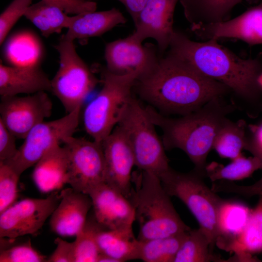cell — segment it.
Masks as SVG:
<instances>
[{
	"label": "cell",
	"mask_w": 262,
	"mask_h": 262,
	"mask_svg": "<svg viewBox=\"0 0 262 262\" xmlns=\"http://www.w3.org/2000/svg\"><path fill=\"white\" fill-rule=\"evenodd\" d=\"M141 98L164 115H185L231 90L204 75L189 62L168 51L136 80Z\"/></svg>",
	"instance_id": "cell-1"
},
{
	"label": "cell",
	"mask_w": 262,
	"mask_h": 262,
	"mask_svg": "<svg viewBox=\"0 0 262 262\" xmlns=\"http://www.w3.org/2000/svg\"><path fill=\"white\" fill-rule=\"evenodd\" d=\"M168 48L204 75L227 85L244 101L260 104L262 91L257 78L262 71V52L254 58L243 59L216 39L196 42L175 30Z\"/></svg>",
	"instance_id": "cell-2"
},
{
	"label": "cell",
	"mask_w": 262,
	"mask_h": 262,
	"mask_svg": "<svg viewBox=\"0 0 262 262\" xmlns=\"http://www.w3.org/2000/svg\"><path fill=\"white\" fill-rule=\"evenodd\" d=\"M223 97L214 98L178 117L164 115L149 105L146 107L151 121L162 131L165 149L182 150L195 165L194 169L205 176L207 157L215 135L227 115L235 108Z\"/></svg>",
	"instance_id": "cell-3"
},
{
	"label": "cell",
	"mask_w": 262,
	"mask_h": 262,
	"mask_svg": "<svg viewBox=\"0 0 262 262\" xmlns=\"http://www.w3.org/2000/svg\"><path fill=\"white\" fill-rule=\"evenodd\" d=\"M131 181L128 199L139 225V241L168 237L191 229L176 212L158 176L138 169L132 173Z\"/></svg>",
	"instance_id": "cell-4"
},
{
	"label": "cell",
	"mask_w": 262,
	"mask_h": 262,
	"mask_svg": "<svg viewBox=\"0 0 262 262\" xmlns=\"http://www.w3.org/2000/svg\"><path fill=\"white\" fill-rule=\"evenodd\" d=\"M137 79L134 74L118 75L102 69V87L82 114L84 130L93 140L101 143L120 122L133 98Z\"/></svg>",
	"instance_id": "cell-5"
},
{
	"label": "cell",
	"mask_w": 262,
	"mask_h": 262,
	"mask_svg": "<svg viewBox=\"0 0 262 262\" xmlns=\"http://www.w3.org/2000/svg\"><path fill=\"white\" fill-rule=\"evenodd\" d=\"M204 177L195 169L182 173L170 167L159 178L167 193L179 198L190 211L207 236L213 251L218 235L219 208L223 199L206 185Z\"/></svg>",
	"instance_id": "cell-6"
},
{
	"label": "cell",
	"mask_w": 262,
	"mask_h": 262,
	"mask_svg": "<svg viewBox=\"0 0 262 262\" xmlns=\"http://www.w3.org/2000/svg\"><path fill=\"white\" fill-rule=\"evenodd\" d=\"M117 125L129 141L139 170L159 177L170 167L156 126L138 100L133 97Z\"/></svg>",
	"instance_id": "cell-7"
},
{
	"label": "cell",
	"mask_w": 262,
	"mask_h": 262,
	"mask_svg": "<svg viewBox=\"0 0 262 262\" xmlns=\"http://www.w3.org/2000/svg\"><path fill=\"white\" fill-rule=\"evenodd\" d=\"M54 48L59 54V66L50 80V92L68 113L82 108L100 81L78 55L74 41L61 36Z\"/></svg>",
	"instance_id": "cell-8"
},
{
	"label": "cell",
	"mask_w": 262,
	"mask_h": 262,
	"mask_svg": "<svg viewBox=\"0 0 262 262\" xmlns=\"http://www.w3.org/2000/svg\"><path fill=\"white\" fill-rule=\"evenodd\" d=\"M81 109L79 107L61 118L44 121L34 126L24 138L15 156L4 163L21 176L50 150L73 136L79 125Z\"/></svg>",
	"instance_id": "cell-9"
},
{
	"label": "cell",
	"mask_w": 262,
	"mask_h": 262,
	"mask_svg": "<svg viewBox=\"0 0 262 262\" xmlns=\"http://www.w3.org/2000/svg\"><path fill=\"white\" fill-rule=\"evenodd\" d=\"M68 156L66 183L87 194L105 182L106 164L102 143L71 136L64 143Z\"/></svg>",
	"instance_id": "cell-10"
},
{
	"label": "cell",
	"mask_w": 262,
	"mask_h": 262,
	"mask_svg": "<svg viewBox=\"0 0 262 262\" xmlns=\"http://www.w3.org/2000/svg\"><path fill=\"white\" fill-rule=\"evenodd\" d=\"M54 191L45 198H26L0 213V237L16 239L37 235L61 200Z\"/></svg>",
	"instance_id": "cell-11"
},
{
	"label": "cell",
	"mask_w": 262,
	"mask_h": 262,
	"mask_svg": "<svg viewBox=\"0 0 262 262\" xmlns=\"http://www.w3.org/2000/svg\"><path fill=\"white\" fill-rule=\"evenodd\" d=\"M47 92L1 97L0 121L16 138L24 139L34 126L51 115L53 103Z\"/></svg>",
	"instance_id": "cell-12"
},
{
	"label": "cell",
	"mask_w": 262,
	"mask_h": 262,
	"mask_svg": "<svg viewBox=\"0 0 262 262\" xmlns=\"http://www.w3.org/2000/svg\"><path fill=\"white\" fill-rule=\"evenodd\" d=\"M158 52L154 45H143L131 34L106 44L105 68L116 75L134 74L138 79L155 64L159 57Z\"/></svg>",
	"instance_id": "cell-13"
},
{
	"label": "cell",
	"mask_w": 262,
	"mask_h": 262,
	"mask_svg": "<svg viewBox=\"0 0 262 262\" xmlns=\"http://www.w3.org/2000/svg\"><path fill=\"white\" fill-rule=\"evenodd\" d=\"M178 0H148L133 21V36L142 43L148 38L154 39L160 55L168 49L175 31L173 16Z\"/></svg>",
	"instance_id": "cell-14"
},
{
	"label": "cell",
	"mask_w": 262,
	"mask_h": 262,
	"mask_svg": "<svg viewBox=\"0 0 262 262\" xmlns=\"http://www.w3.org/2000/svg\"><path fill=\"white\" fill-rule=\"evenodd\" d=\"M106 164L105 182L129 198L135 158L129 141L117 125L101 143Z\"/></svg>",
	"instance_id": "cell-15"
},
{
	"label": "cell",
	"mask_w": 262,
	"mask_h": 262,
	"mask_svg": "<svg viewBox=\"0 0 262 262\" xmlns=\"http://www.w3.org/2000/svg\"><path fill=\"white\" fill-rule=\"evenodd\" d=\"M191 30L204 40L232 38L240 39L250 46L262 44V2L231 20L191 25Z\"/></svg>",
	"instance_id": "cell-16"
},
{
	"label": "cell",
	"mask_w": 262,
	"mask_h": 262,
	"mask_svg": "<svg viewBox=\"0 0 262 262\" xmlns=\"http://www.w3.org/2000/svg\"><path fill=\"white\" fill-rule=\"evenodd\" d=\"M92 201L93 214L105 229L132 228L135 213L130 201L121 192L104 182L88 194Z\"/></svg>",
	"instance_id": "cell-17"
},
{
	"label": "cell",
	"mask_w": 262,
	"mask_h": 262,
	"mask_svg": "<svg viewBox=\"0 0 262 262\" xmlns=\"http://www.w3.org/2000/svg\"><path fill=\"white\" fill-rule=\"evenodd\" d=\"M61 200L50 216V229L65 237L76 236L82 230L92 208L88 194L68 188L60 192Z\"/></svg>",
	"instance_id": "cell-18"
},
{
	"label": "cell",
	"mask_w": 262,
	"mask_h": 262,
	"mask_svg": "<svg viewBox=\"0 0 262 262\" xmlns=\"http://www.w3.org/2000/svg\"><path fill=\"white\" fill-rule=\"evenodd\" d=\"M50 91V80L40 66H19L0 63V97Z\"/></svg>",
	"instance_id": "cell-19"
},
{
	"label": "cell",
	"mask_w": 262,
	"mask_h": 262,
	"mask_svg": "<svg viewBox=\"0 0 262 262\" xmlns=\"http://www.w3.org/2000/svg\"><path fill=\"white\" fill-rule=\"evenodd\" d=\"M127 20L116 8L102 11L82 13L71 16L66 33L61 36L74 41L99 36Z\"/></svg>",
	"instance_id": "cell-20"
},
{
	"label": "cell",
	"mask_w": 262,
	"mask_h": 262,
	"mask_svg": "<svg viewBox=\"0 0 262 262\" xmlns=\"http://www.w3.org/2000/svg\"><path fill=\"white\" fill-rule=\"evenodd\" d=\"M68 156L65 147L58 146L45 155L34 165V182L40 191L53 192L66 184Z\"/></svg>",
	"instance_id": "cell-21"
},
{
	"label": "cell",
	"mask_w": 262,
	"mask_h": 262,
	"mask_svg": "<svg viewBox=\"0 0 262 262\" xmlns=\"http://www.w3.org/2000/svg\"><path fill=\"white\" fill-rule=\"evenodd\" d=\"M235 254V260L256 261L252 255L262 252V196L251 210L248 221L242 232L226 247Z\"/></svg>",
	"instance_id": "cell-22"
},
{
	"label": "cell",
	"mask_w": 262,
	"mask_h": 262,
	"mask_svg": "<svg viewBox=\"0 0 262 262\" xmlns=\"http://www.w3.org/2000/svg\"><path fill=\"white\" fill-rule=\"evenodd\" d=\"M96 239L100 253L116 262L139 260L140 241L135 238L132 228L112 230L102 228Z\"/></svg>",
	"instance_id": "cell-23"
},
{
	"label": "cell",
	"mask_w": 262,
	"mask_h": 262,
	"mask_svg": "<svg viewBox=\"0 0 262 262\" xmlns=\"http://www.w3.org/2000/svg\"><path fill=\"white\" fill-rule=\"evenodd\" d=\"M250 212L247 206L240 202L223 199L218 213L215 245L225 250L244 229Z\"/></svg>",
	"instance_id": "cell-24"
},
{
	"label": "cell",
	"mask_w": 262,
	"mask_h": 262,
	"mask_svg": "<svg viewBox=\"0 0 262 262\" xmlns=\"http://www.w3.org/2000/svg\"><path fill=\"white\" fill-rule=\"evenodd\" d=\"M186 19L191 24L226 21L233 8L242 0H179Z\"/></svg>",
	"instance_id": "cell-25"
},
{
	"label": "cell",
	"mask_w": 262,
	"mask_h": 262,
	"mask_svg": "<svg viewBox=\"0 0 262 262\" xmlns=\"http://www.w3.org/2000/svg\"><path fill=\"white\" fill-rule=\"evenodd\" d=\"M4 55L9 65L19 66H40L43 48L40 40L32 33L23 32L9 38Z\"/></svg>",
	"instance_id": "cell-26"
},
{
	"label": "cell",
	"mask_w": 262,
	"mask_h": 262,
	"mask_svg": "<svg viewBox=\"0 0 262 262\" xmlns=\"http://www.w3.org/2000/svg\"><path fill=\"white\" fill-rule=\"evenodd\" d=\"M24 16L46 38L67 29L71 16L60 7L42 0L31 4Z\"/></svg>",
	"instance_id": "cell-27"
},
{
	"label": "cell",
	"mask_w": 262,
	"mask_h": 262,
	"mask_svg": "<svg viewBox=\"0 0 262 262\" xmlns=\"http://www.w3.org/2000/svg\"><path fill=\"white\" fill-rule=\"evenodd\" d=\"M246 127L243 120L234 122L226 118L215 135L213 148L222 158H236L246 145Z\"/></svg>",
	"instance_id": "cell-28"
},
{
	"label": "cell",
	"mask_w": 262,
	"mask_h": 262,
	"mask_svg": "<svg viewBox=\"0 0 262 262\" xmlns=\"http://www.w3.org/2000/svg\"><path fill=\"white\" fill-rule=\"evenodd\" d=\"M262 168V161L253 156L246 158L240 154L227 165L215 162L206 165L205 176L213 182L219 180H241L249 177L256 170Z\"/></svg>",
	"instance_id": "cell-29"
},
{
	"label": "cell",
	"mask_w": 262,
	"mask_h": 262,
	"mask_svg": "<svg viewBox=\"0 0 262 262\" xmlns=\"http://www.w3.org/2000/svg\"><path fill=\"white\" fill-rule=\"evenodd\" d=\"M210 241L200 228L187 231L173 262H221L213 254Z\"/></svg>",
	"instance_id": "cell-30"
},
{
	"label": "cell",
	"mask_w": 262,
	"mask_h": 262,
	"mask_svg": "<svg viewBox=\"0 0 262 262\" xmlns=\"http://www.w3.org/2000/svg\"><path fill=\"white\" fill-rule=\"evenodd\" d=\"M187 231L168 237L139 241V260L145 262H173Z\"/></svg>",
	"instance_id": "cell-31"
},
{
	"label": "cell",
	"mask_w": 262,
	"mask_h": 262,
	"mask_svg": "<svg viewBox=\"0 0 262 262\" xmlns=\"http://www.w3.org/2000/svg\"><path fill=\"white\" fill-rule=\"evenodd\" d=\"M102 227L93 213L88 216L82 230L76 235L75 242V262H98L100 251L96 236Z\"/></svg>",
	"instance_id": "cell-32"
},
{
	"label": "cell",
	"mask_w": 262,
	"mask_h": 262,
	"mask_svg": "<svg viewBox=\"0 0 262 262\" xmlns=\"http://www.w3.org/2000/svg\"><path fill=\"white\" fill-rule=\"evenodd\" d=\"M20 177L9 165L0 162V213L16 202Z\"/></svg>",
	"instance_id": "cell-33"
},
{
	"label": "cell",
	"mask_w": 262,
	"mask_h": 262,
	"mask_svg": "<svg viewBox=\"0 0 262 262\" xmlns=\"http://www.w3.org/2000/svg\"><path fill=\"white\" fill-rule=\"evenodd\" d=\"M0 248V262H47V256L32 246L30 239Z\"/></svg>",
	"instance_id": "cell-34"
},
{
	"label": "cell",
	"mask_w": 262,
	"mask_h": 262,
	"mask_svg": "<svg viewBox=\"0 0 262 262\" xmlns=\"http://www.w3.org/2000/svg\"><path fill=\"white\" fill-rule=\"evenodd\" d=\"M33 0H13L0 15V44L19 19L24 16Z\"/></svg>",
	"instance_id": "cell-35"
},
{
	"label": "cell",
	"mask_w": 262,
	"mask_h": 262,
	"mask_svg": "<svg viewBox=\"0 0 262 262\" xmlns=\"http://www.w3.org/2000/svg\"><path fill=\"white\" fill-rule=\"evenodd\" d=\"M55 5L67 14H79L96 11L97 5L94 1L90 0H42Z\"/></svg>",
	"instance_id": "cell-36"
},
{
	"label": "cell",
	"mask_w": 262,
	"mask_h": 262,
	"mask_svg": "<svg viewBox=\"0 0 262 262\" xmlns=\"http://www.w3.org/2000/svg\"><path fill=\"white\" fill-rule=\"evenodd\" d=\"M16 138L0 121V162H7L15 156L18 150Z\"/></svg>",
	"instance_id": "cell-37"
},
{
	"label": "cell",
	"mask_w": 262,
	"mask_h": 262,
	"mask_svg": "<svg viewBox=\"0 0 262 262\" xmlns=\"http://www.w3.org/2000/svg\"><path fill=\"white\" fill-rule=\"evenodd\" d=\"M56 247L47 258L49 262H75V242H68L60 237L54 240Z\"/></svg>",
	"instance_id": "cell-38"
},
{
	"label": "cell",
	"mask_w": 262,
	"mask_h": 262,
	"mask_svg": "<svg viewBox=\"0 0 262 262\" xmlns=\"http://www.w3.org/2000/svg\"><path fill=\"white\" fill-rule=\"evenodd\" d=\"M220 190L223 192L236 193L246 196H262V182L258 180L252 185L241 186L225 180L221 183Z\"/></svg>",
	"instance_id": "cell-39"
},
{
	"label": "cell",
	"mask_w": 262,
	"mask_h": 262,
	"mask_svg": "<svg viewBox=\"0 0 262 262\" xmlns=\"http://www.w3.org/2000/svg\"><path fill=\"white\" fill-rule=\"evenodd\" d=\"M250 134L247 136L245 149L262 161V123L249 126Z\"/></svg>",
	"instance_id": "cell-40"
},
{
	"label": "cell",
	"mask_w": 262,
	"mask_h": 262,
	"mask_svg": "<svg viewBox=\"0 0 262 262\" xmlns=\"http://www.w3.org/2000/svg\"><path fill=\"white\" fill-rule=\"evenodd\" d=\"M94 1L95 0H90ZM122 3L134 21L148 0H117Z\"/></svg>",
	"instance_id": "cell-41"
},
{
	"label": "cell",
	"mask_w": 262,
	"mask_h": 262,
	"mask_svg": "<svg viewBox=\"0 0 262 262\" xmlns=\"http://www.w3.org/2000/svg\"><path fill=\"white\" fill-rule=\"evenodd\" d=\"M257 83L262 91V71L261 72L257 78Z\"/></svg>",
	"instance_id": "cell-42"
},
{
	"label": "cell",
	"mask_w": 262,
	"mask_h": 262,
	"mask_svg": "<svg viewBox=\"0 0 262 262\" xmlns=\"http://www.w3.org/2000/svg\"><path fill=\"white\" fill-rule=\"evenodd\" d=\"M262 0H246L249 4H254Z\"/></svg>",
	"instance_id": "cell-43"
},
{
	"label": "cell",
	"mask_w": 262,
	"mask_h": 262,
	"mask_svg": "<svg viewBox=\"0 0 262 262\" xmlns=\"http://www.w3.org/2000/svg\"><path fill=\"white\" fill-rule=\"evenodd\" d=\"M260 181H261V182H262V177L261 178V179L259 180Z\"/></svg>",
	"instance_id": "cell-44"
},
{
	"label": "cell",
	"mask_w": 262,
	"mask_h": 262,
	"mask_svg": "<svg viewBox=\"0 0 262 262\" xmlns=\"http://www.w3.org/2000/svg\"></svg>",
	"instance_id": "cell-45"
}]
</instances>
